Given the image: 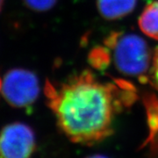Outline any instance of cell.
<instances>
[{"mask_svg": "<svg viewBox=\"0 0 158 158\" xmlns=\"http://www.w3.org/2000/svg\"><path fill=\"white\" fill-rule=\"evenodd\" d=\"M144 106L148 118V127L149 134L148 139L158 135V98L155 94H146L144 96Z\"/></svg>", "mask_w": 158, "mask_h": 158, "instance_id": "7", "label": "cell"}, {"mask_svg": "<svg viewBox=\"0 0 158 158\" xmlns=\"http://www.w3.org/2000/svg\"><path fill=\"white\" fill-rule=\"evenodd\" d=\"M35 147V135L28 125L14 122L0 131V158H30Z\"/></svg>", "mask_w": 158, "mask_h": 158, "instance_id": "4", "label": "cell"}, {"mask_svg": "<svg viewBox=\"0 0 158 158\" xmlns=\"http://www.w3.org/2000/svg\"><path fill=\"white\" fill-rule=\"evenodd\" d=\"M146 143L150 144L153 158H158V135L147 140Z\"/></svg>", "mask_w": 158, "mask_h": 158, "instance_id": "11", "label": "cell"}, {"mask_svg": "<svg viewBox=\"0 0 158 158\" xmlns=\"http://www.w3.org/2000/svg\"><path fill=\"white\" fill-rule=\"evenodd\" d=\"M85 158H109L106 156H103V155H92V156H87Z\"/></svg>", "mask_w": 158, "mask_h": 158, "instance_id": "12", "label": "cell"}, {"mask_svg": "<svg viewBox=\"0 0 158 158\" xmlns=\"http://www.w3.org/2000/svg\"><path fill=\"white\" fill-rule=\"evenodd\" d=\"M138 26L148 38L158 40V0L146 5L138 19Z\"/></svg>", "mask_w": 158, "mask_h": 158, "instance_id": "6", "label": "cell"}, {"mask_svg": "<svg viewBox=\"0 0 158 158\" xmlns=\"http://www.w3.org/2000/svg\"><path fill=\"white\" fill-rule=\"evenodd\" d=\"M89 62L93 68L98 70H104L107 68L111 62L110 51L106 46L98 47L90 52Z\"/></svg>", "mask_w": 158, "mask_h": 158, "instance_id": "8", "label": "cell"}, {"mask_svg": "<svg viewBox=\"0 0 158 158\" xmlns=\"http://www.w3.org/2000/svg\"><path fill=\"white\" fill-rule=\"evenodd\" d=\"M4 1L5 0H0V11H1L2 8H3V6H4Z\"/></svg>", "mask_w": 158, "mask_h": 158, "instance_id": "13", "label": "cell"}, {"mask_svg": "<svg viewBox=\"0 0 158 158\" xmlns=\"http://www.w3.org/2000/svg\"><path fill=\"white\" fill-rule=\"evenodd\" d=\"M137 0H97L99 14L108 20H117L135 10Z\"/></svg>", "mask_w": 158, "mask_h": 158, "instance_id": "5", "label": "cell"}, {"mask_svg": "<svg viewBox=\"0 0 158 158\" xmlns=\"http://www.w3.org/2000/svg\"><path fill=\"white\" fill-rule=\"evenodd\" d=\"M111 59L118 72L137 77L141 82H148L152 56L146 40L131 33L113 32L105 40Z\"/></svg>", "mask_w": 158, "mask_h": 158, "instance_id": "2", "label": "cell"}, {"mask_svg": "<svg viewBox=\"0 0 158 158\" xmlns=\"http://www.w3.org/2000/svg\"><path fill=\"white\" fill-rule=\"evenodd\" d=\"M148 82L158 90V47L155 49L152 56L151 67L148 73Z\"/></svg>", "mask_w": 158, "mask_h": 158, "instance_id": "10", "label": "cell"}, {"mask_svg": "<svg viewBox=\"0 0 158 158\" xmlns=\"http://www.w3.org/2000/svg\"><path fill=\"white\" fill-rule=\"evenodd\" d=\"M44 92L60 129L71 141L84 145L112 135L116 115L136 98L129 83H103L89 70L59 85L47 81Z\"/></svg>", "mask_w": 158, "mask_h": 158, "instance_id": "1", "label": "cell"}, {"mask_svg": "<svg viewBox=\"0 0 158 158\" xmlns=\"http://www.w3.org/2000/svg\"><path fill=\"white\" fill-rule=\"evenodd\" d=\"M40 91L39 78L29 69H11L0 77V95L12 107H30L39 98Z\"/></svg>", "mask_w": 158, "mask_h": 158, "instance_id": "3", "label": "cell"}, {"mask_svg": "<svg viewBox=\"0 0 158 158\" xmlns=\"http://www.w3.org/2000/svg\"><path fill=\"white\" fill-rule=\"evenodd\" d=\"M25 6L34 11H48L56 5L57 0H22Z\"/></svg>", "mask_w": 158, "mask_h": 158, "instance_id": "9", "label": "cell"}]
</instances>
